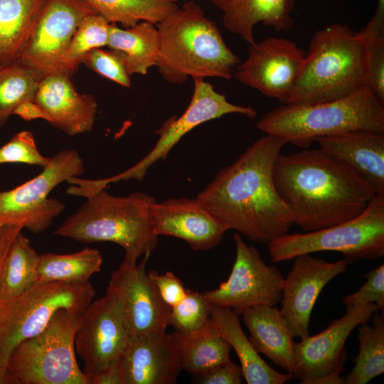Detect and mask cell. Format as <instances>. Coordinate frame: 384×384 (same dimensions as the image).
Listing matches in <instances>:
<instances>
[{
    "instance_id": "cell-1",
    "label": "cell",
    "mask_w": 384,
    "mask_h": 384,
    "mask_svg": "<svg viewBox=\"0 0 384 384\" xmlns=\"http://www.w3.org/2000/svg\"><path fill=\"white\" fill-rule=\"evenodd\" d=\"M287 142L266 134L219 171L198 198L228 229L268 245L288 233L292 213L278 194L274 163Z\"/></svg>"
},
{
    "instance_id": "cell-2",
    "label": "cell",
    "mask_w": 384,
    "mask_h": 384,
    "mask_svg": "<svg viewBox=\"0 0 384 384\" xmlns=\"http://www.w3.org/2000/svg\"><path fill=\"white\" fill-rule=\"evenodd\" d=\"M278 194L302 232L360 215L376 194L357 170L321 148L279 154L272 169Z\"/></svg>"
},
{
    "instance_id": "cell-3",
    "label": "cell",
    "mask_w": 384,
    "mask_h": 384,
    "mask_svg": "<svg viewBox=\"0 0 384 384\" xmlns=\"http://www.w3.org/2000/svg\"><path fill=\"white\" fill-rule=\"evenodd\" d=\"M157 26L159 52L156 65L168 82L233 77L240 58L228 47L217 24L193 0L178 7Z\"/></svg>"
},
{
    "instance_id": "cell-4",
    "label": "cell",
    "mask_w": 384,
    "mask_h": 384,
    "mask_svg": "<svg viewBox=\"0 0 384 384\" xmlns=\"http://www.w3.org/2000/svg\"><path fill=\"white\" fill-rule=\"evenodd\" d=\"M156 203L144 193L115 196L103 189L87 197L54 233L85 243H116L124 250L123 260L136 264L139 257H149L158 244L151 218Z\"/></svg>"
},
{
    "instance_id": "cell-5",
    "label": "cell",
    "mask_w": 384,
    "mask_h": 384,
    "mask_svg": "<svg viewBox=\"0 0 384 384\" xmlns=\"http://www.w3.org/2000/svg\"><path fill=\"white\" fill-rule=\"evenodd\" d=\"M367 49L363 36L347 25L317 31L286 104L312 105L343 98L366 86Z\"/></svg>"
},
{
    "instance_id": "cell-6",
    "label": "cell",
    "mask_w": 384,
    "mask_h": 384,
    "mask_svg": "<svg viewBox=\"0 0 384 384\" xmlns=\"http://www.w3.org/2000/svg\"><path fill=\"white\" fill-rule=\"evenodd\" d=\"M257 128L307 149L320 137L355 131L384 133V108L367 86L343 98L312 105L286 104L265 113Z\"/></svg>"
},
{
    "instance_id": "cell-7",
    "label": "cell",
    "mask_w": 384,
    "mask_h": 384,
    "mask_svg": "<svg viewBox=\"0 0 384 384\" xmlns=\"http://www.w3.org/2000/svg\"><path fill=\"white\" fill-rule=\"evenodd\" d=\"M82 314L61 309L43 331L19 343L7 362L9 384H87L75 348Z\"/></svg>"
},
{
    "instance_id": "cell-8",
    "label": "cell",
    "mask_w": 384,
    "mask_h": 384,
    "mask_svg": "<svg viewBox=\"0 0 384 384\" xmlns=\"http://www.w3.org/2000/svg\"><path fill=\"white\" fill-rule=\"evenodd\" d=\"M274 262L292 260L302 254L338 252L351 265L384 255V193H376L356 217L328 228L285 233L268 245Z\"/></svg>"
},
{
    "instance_id": "cell-9",
    "label": "cell",
    "mask_w": 384,
    "mask_h": 384,
    "mask_svg": "<svg viewBox=\"0 0 384 384\" xmlns=\"http://www.w3.org/2000/svg\"><path fill=\"white\" fill-rule=\"evenodd\" d=\"M95 291L90 283H38L21 294L0 301V371L6 373L12 351L47 326L60 309L83 313Z\"/></svg>"
},
{
    "instance_id": "cell-10",
    "label": "cell",
    "mask_w": 384,
    "mask_h": 384,
    "mask_svg": "<svg viewBox=\"0 0 384 384\" xmlns=\"http://www.w3.org/2000/svg\"><path fill=\"white\" fill-rule=\"evenodd\" d=\"M35 178L14 188L0 192V227L19 225L34 233L50 227L65 208L59 200L48 198L58 184L85 171L82 159L75 149L58 152Z\"/></svg>"
},
{
    "instance_id": "cell-11",
    "label": "cell",
    "mask_w": 384,
    "mask_h": 384,
    "mask_svg": "<svg viewBox=\"0 0 384 384\" xmlns=\"http://www.w3.org/2000/svg\"><path fill=\"white\" fill-rule=\"evenodd\" d=\"M233 239L236 254L230 274L218 288L203 292L206 300L238 315L257 305L276 306L282 299L284 279L281 271L266 265L258 250L238 233Z\"/></svg>"
},
{
    "instance_id": "cell-12",
    "label": "cell",
    "mask_w": 384,
    "mask_h": 384,
    "mask_svg": "<svg viewBox=\"0 0 384 384\" xmlns=\"http://www.w3.org/2000/svg\"><path fill=\"white\" fill-rule=\"evenodd\" d=\"M193 80L192 97L186 111L180 117H172L166 121L156 131L159 138L149 153L129 169L104 178L106 185L132 178L142 181L151 166L160 159H165L184 135L206 122L231 113L250 118L257 116V112L251 107L228 102L225 95L215 91L213 86L203 79Z\"/></svg>"
},
{
    "instance_id": "cell-13",
    "label": "cell",
    "mask_w": 384,
    "mask_h": 384,
    "mask_svg": "<svg viewBox=\"0 0 384 384\" xmlns=\"http://www.w3.org/2000/svg\"><path fill=\"white\" fill-rule=\"evenodd\" d=\"M95 13L84 0H46L34 31L16 61L43 77L65 73L63 61L69 44L84 18Z\"/></svg>"
},
{
    "instance_id": "cell-14",
    "label": "cell",
    "mask_w": 384,
    "mask_h": 384,
    "mask_svg": "<svg viewBox=\"0 0 384 384\" xmlns=\"http://www.w3.org/2000/svg\"><path fill=\"white\" fill-rule=\"evenodd\" d=\"M306 52L289 39L268 37L250 44L235 68V78L262 95L285 103L303 68Z\"/></svg>"
},
{
    "instance_id": "cell-15",
    "label": "cell",
    "mask_w": 384,
    "mask_h": 384,
    "mask_svg": "<svg viewBox=\"0 0 384 384\" xmlns=\"http://www.w3.org/2000/svg\"><path fill=\"white\" fill-rule=\"evenodd\" d=\"M131 334L119 302L108 293L92 301L81 316L75 348L85 378L119 360Z\"/></svg>"
},
{
    "instance_id": "cell-16",
    "label": "cell",
    "mask_w": 384,
    "mask_h": 384,
    "mask_svg": "<svg viewBox=\"0 0 384 384\" xmlns=\"http://www.w3.org/2000/svg\"><path fill=\"white\" fill-rule=\"evenodd\" d=\"M379 311L374 304L346 306V312L319 334L296 343L294 351V376L302 384L315 380L335 371L343 370L347 358L345 343L359 325L369 321Z\"/></svg>"
},
{
    "instance_id": "cell-17",
    "label": "cell",
    "mask_w": 384,
    "mask_h": 384,
    "mask_svg": "<svg viewBox=\"0 0 384 384\" xmlns=\"http://www.w3.org/2000/svg\"><path fill=\"white\" fill-rule=\"evenodd\" d=\"M148 258L144 256L138 265L123 260L106 291L119 302L131 335L164 331L169 326L171 308L145 270Z\"/></svg>"
},
{
    "instance_id": "cell-18",
    "label": "cell",
    "mask_w": 384,
    "mask_h": 384,
    "mask_svg": "<svg viewBox=\"0 0 384 384\" xmlns=\"http://www.w3.org/2000/svg\"><path fill=\"white\" fill-rule=\"evenodd\" d=\"M292 260V267L284 279L279 309L292 336L303 340L310 336V317L321 292L349 265L344 259L328 262L309 253Z\"/></svg>"
},
{
    "instance_id": "cell-19",
    "label": "cell",
    "mask_w": 384,
    "mask_h": 384,
    "mask_svg": "<svg viewBox=\"0 0 384 384\" xmlns=\"http://www.w3.org/2000/svg\"><path fill=\"white\" fill-rule=\"evenodd\" d=\"M119 361L123 384H173L183 370L174 331L131 335Z\"/></svg>"
},
{
    "instance_id": "cell-20",
    "label": "cell",
    "mask_w": 384,
    "mask_h": 384,
    "mask_svg": "<svg viewBox=\"0 0 384 384\" xmlns=\"http://www.w3.org/2000/svg\"><path fill=\"white\" fill-rule=\"evenodd\" d=\"M151 218L158 236L182 239L195 251L218 245L229 230L198 198H169L156 203Z\"/></svg>"
},
{
    "instance_id": "cell-21",
    "label": "cell",
    "mask_w": 384,
    "mask_h": 384,
    "mask_svg": "<svg viewBox=\"0 0 384 384\" xmlns=\"http://www.w3.org/2000/svg\"><path fill=\"white\" fill-rule=\"evenodd\" d=\"M34 101L43 110L45 120L68 135L84 134L93 128L97 100L92 95L78 92L68 74L45 76Z\"/></svg>"
},
{
    "instance_id": "cell-22",
    "label": "cell",
    "mask_w": 384,
    "mask_h": 384,
    "mask_svg": "<svg viewBox=\"0 0 384 384\" xmlns=\"http://www.w3.org/2000/svg\"><path fill=\"white\" fill-rule=\"evenodd\" d=\"M319 148L357 170L384 193V133L355 131L316 139Z\"/></svg>"
},
{
    "instance_id": "cell-23",
    "label": "cell",
    "mask_w": 384,
    "mask_h": 384,
    "mask_svg": "<svg viewBox=\"0 0 384 384\" xmlns=\"http://www.w3.org/2000/svg\"><path fill=\"white\" fill-rule=\"evenodd\" d=\"M223 12V23L247 43L255 42L254 27L262 23L277 31L293 25L295 0H208Z\"/></svg>"
},
{
    "instance_id": "cell-24",
    "label": "cell",
    "mask_w": 384,
    "mask_h": 384,
    "mask_svg": "<svg viewBox=\"0 0 384 384\" xmlns=\"http://www.w3.org/2000/svg\"><path fill=\"white\" fill-rule=\"evenodd\" d=\"M242 320L255 350L287 372H294L295 342L276 306L257 305L245 310Z\"/></svg>"
},
{
    "instance_id": "cell-25",
    "label": "cell",
    "mask_w": 384,
    "mask_h": 384,
    "mask_svg": "<svg viewBox=\"0 0 384 384\" xmlns=\"http://www.w3.org/2000/svg\"><path fill=\"white\" fill-rule=\"evenodd\" d=\"M210 318L216 331L235 351L247 384H283L294 378L292 373L274 370L262 358L245 334L238 315L232 309L210 304Z\"/></svg>"
},
{
    "instance_id": "cell-26",
    "label": "cell",
    "mask_w": 384,
    "mask_h": 384,
    "mask_svg": "<svg viewBox=\"0 0 384 384\" xmlns=\"http://www.w3.org/2000/svg\"><path fill=\"white\" fill-rule=\"evenodd\" d=\"M46 0H0V64L16 62L27 46Z\"/></svg>"
},
{
    "instance_id": "cell-27",
    "label": "cell",
    "mask_w": 384,
    "mask_h": 384,
    "mask_svg": "<svg viewBox=\"0 0 384 384\" xmlns=\"http://www.w3.org/2000/svg\"><path fill=\"white\" fill-rule=\"evenodd\" d=\"M156 25L149 21L121 28L110 23L107 47L122 52L126 58L127 70L134 74L146 75L155 66L159 52Z\"/></svg>"
},
{
    "instance_id": "cell-28",
    "label": "cell",
    "mask_w": 384,
    "mask_h": 384,
    "mask_svg": "<svg viewBox=\"0 0 384 384\" xmlns=\"http://www.w3.org/2000/svg\"><path fill=\"white\" fill-rule=\"evenodd\" d=\"M102 263L101 253L89 247L70 254L43 253L39 255L36 284L86 283L92 275L101 270Z\"/></svg>"
},
{
    "instance_id": "cell-29",
    "label": "cell",
    "mask_w": 384,
    "mask_h": 384,
    "mask_svg": "<svg viewBox=\"0 0 384 384\" xmlns=\"http://www.w3.org/2000/svg\"><path fill=\"white\" fill-rule=\"evenodd\" d=\"M176 334L182 369L195 376L230 361L232 347L216 331L212 321L208 327L196 334L188 336Z\"/></svg>"
},
{
    "instance_id": "cell-30",
    "label": "cell",
    "mask_w": 384,
    "mask_h": 384,
    "mask_svg": "<svg viewBox=\"0 0 384 384\" xmlns=\"http://www.w3.org/2000/svg\"><path fill=\"white\" fill-rule=\"evenodd\" d=\"M39 255L21 233L16 236L4 260L0 301L16 297L36 284Z\"/></svg>"
},
{
    "instance_id": "cell-31",
    "label": "cell",
    "mask_w": 384,
    "mask_h": 384,
    "mask_svg": "<svg viewBox=\"0 0 384 384\" xmlns=\"http://www.w3.org/2000/svg\"><path fill=\"white\" fill-rule=\"evenodd\" d=\"M359 325L358 352L354 366L344 378L346 384H366L384 372V312L376 311Z\"/></svg>"
},
{
    "instance_id": "cell-32",
    "label": "cell",
    "mask_w": 384,
    "mask_h": 384,
    "mask_svg": "<svg viewBox=\"0 0 384 384\" xmlns=\"http://www.w3.org/2000/svg\"><path fill=\"white\" fill-rule=\"evenodd\" d=\"M110 23L125 28L140 21L159 24L178 9L171 0H84Z\"/></svg>"
},
{
    "instance_id": "cell-33",
    "label": "cell",
    "mask_w": 384,
    "mask_h": 384,
    "mask_svg": "<svg viewBox=\"0 0 384 384\" xmlns=\"http://www.w3.org/2000/svg\"><path fill=\"white\" fill-rule=\"evenodd\" d=\"M43 78L35 69L17 61L0 67V127L21 103L34 100Z\"/></svg>"
},
{
    "instance_id": "cell-34",
    "label": "cell",
    "mask_w": 384,
    "mask_h": 384,
    "mask_svg": "<svg viewBox=\"0 0 384 384\" xmlns=\"http://www.w3.org/2000/svg\"><path fill=\"white\" fill-rule=\"evenodd\" d=\"M110 26V23L96 13L84 18L63 58V71L65 74L72 77L88 52L107 46Z\"/></svg>"
},
{
    "instance_id": "cell-35",
    "label": "cell",
    "mask_w": 384,
    "mask_h": 384,
    "mask_svg": "<svg viewBox=\"0 0 384 384\" xmlns=\"http://www.w3.org/2000/svg\"><path fill=\"white\" fill-rule=\"evenodd\" d=\"M210 324V304L203 293L187 289L184 299L171 308L169 326L181 336L196 334Z\"/></svg>"
},
{
    "instance_id": "cell-36",
    "label": "cell",
    "mask_w": 384,
    "mask_h": 384,
    "mask_svg": "<svg viewBox=\"0 0 384 384\" xmlns=\"http://www.w3.org/2000/svg\"><path fill=\"white\" fill-rule=\"evenodd\" d=\"M367 49L366 86L384 103V23L370 20L359 31Z\"/></svg>"
},
{
    "instance_id": "cell-37",
    "label": "cell",
    "mask_w": 384,
    "mask_h": 384,
    "mask_svg": "<svg viewBox=\"0 0 384 384\" xmlns=\"http://www.w3.org/2000/svg\"><path fill=\"white\" fill-rule=\"evenodd\" d=\"M95 48L88 52L82 59V64L98 75L123 87H131L124 54L118 50L108 48Z\"/></svg>"
},
{
    "instance_id": "cell-38",
    "label": "cell",
    "mask_w": 384,
    "mask_h": 384,
    "mask_svg": "<svg viewBox=\"0 0 384 384\" xmlns=\"http://www.w3.org/2000/svg\"><path fill=\"white\" fill-rule=\"evenodd\" d=\"M50 157L43 156L38 151L34 137L30 131H21L0 147V164L22 163L46 167Z\"/></svg>"
},
{
    "instance_id": "cell-39",
    "label": "cell",
    "mask_w": 384,
    "mask_h": 384,
    "mask_svg": "<svg viewBox=\"0 0 384 384\" xmlns=\"http://www.w3.org/2000/svg\"><path fill=\"white\" fill-rule=\"evenodd\" d=\"M366 281L356 292L346 295L342 299L346 306L356 304H374L379 311L384 309V265L362 275Z\"/></svg>"
},
{
    "instance_id": "cell-40",
    "label": "cell",
    "mask_w": 384,
    "mask_h": 384,
    "mask_svg": "<svg viewBox=\"0 0 384 384\" xmlns=\"http://www.w3.org/2000/svg\"><path fill=\"white\" fill-rule=\"evenodd\" d=\"M149 275L153 280L164 302L170 308L181 302L186 295L187 289L181 279L171 272L159 274L150 270Z\"/></svg>"
},
{
    "instance_id": "cell-41",
    "label": "cell",
    "mask_w": 384,
    "mask_h": 384,
    "mask_svg": "<svg viewBox=\"0 0 384 384\" xmlns=\"http://www.w3.org/2000/svg\"><path fill=\"white\" fill-rule=\"evenodd\" d=\"M196 377L197 383L202 384H240L242 383L243 374L241 367L230 360Z\"/></svg>"
},
{
    "instance_id": "cell-42",
    "label": "cell",
    "mask_w": 384,
    "mask_h": 384,
    "mask_svg": "<svg viewBox=\"0 0 384 384\" xmlns=\"http://www.w3.org/2000/svg\"><path fill=\"white\" fill-rule=\"evenodd\" d=\"M87 384H123L119 361H114L86 378Z\"/></svg>"
},
{
    "instance_id": "cell-43",
    "label": "cell",
    "mask_w": 384,
    "mask_h": 384,
    "mask_svg": "<svg viewBox=\"0 0 384 384\" xmlns=\"http://www.w3.org/2000/svg\"><path fill=\"white\" fill-rule=\"evenodd\" d=\"M22 229L23 227L19 225H5L0 227V284L4 260L9 247Z\"/></svg>"
},
{
    "instance_id": "cell-44",
    "label": "cell",
    "mask_w": 384,
    "mask_h": 384,
    "mask_svg": "<svg viewBox=\"0 0 384 384\" xmlns=\"http://www.w3.org/2000/svg\"><path fill=\"white\" fill-rule=\"evenodd\" d=\"M14 114L18 115L26 121L36 119H46L43 110L34 100H28L21 103L16 107Z\"/></svg>"
},
{
    "instance_id": "cell-45",
    "label": "cell",
    "mask_w": 384,
    "mask_h": 384,
    "mask_svg": "<svg viewBox=\"0 0 384 384\" xmlns=\"http://www.w3.org/2000/svg\"><path fill=\"white\" fill-rule=\"evenodd\" d=\"M0 384H9L7 375L5 373L0 371Z\"/></svg>"
},
{
    "instance_id": "cell-46",
    "label": "cell",
    "mask_w": 384,
    "mask_h": 384,
    "mask_svg": "<svg viewBox=\"0 0 384 384\" xmlns=\"http://www.w3.org/2000/svg\"><path fill=\"white\" fill-rule=\"evenodd\" d=\"M171 1H174V2H176V1H179V0H171Z\"/></svg>"
},
{
    "instance_id": "cell-47",
    "label": "cell",
    "mask_w": 384,
    "mask_h": 384,
    "mask_svg": "<svg viewBox=\"0 0 384 384\" xmlns=\"http://www.w3.org/2000/svg\"><path fill=\"white\" fill-rule=\"evenodd\" d=\"M1 64H0V67H1Z\"/></svg>"
}]
</instances>
